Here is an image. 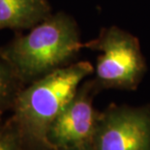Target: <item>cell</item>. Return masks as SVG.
<instances>
[{"mask_svg":"<svg viewBox=\"0 0 150 150\" xmlns=\"http://www.w3.org/2000/svg\"><path fill=\"white\" fill-rule=\"evenodd\" d=\"M23 84L10 63L0 54V114L13 108Z\"/></svg>","mask_w":150,"mask_h":150,"instance_id":"obj_7","label":"cell"},{"mask_svg":"<svg viewBox=\"0 0 150 150\" xmlns=\"http://www.w3.org/2000/svg\"><path fill=\"white\" fill-rule=\"evenodd\" d=\"M83 49L76 21L64 12L52 14L0 50L23 83L71 64Z\"/></svg>","mask_w":150,"mask_h":150,"instance_id":"obj_2","label":"cell"},{"mask_svg":"<svg viewBox=\"0 0 150 150\" xmlns=\"http://www.w3.org/2000/svg\"><path fill=\"white\" fill-rule=\"evenodd\" d=\"M91 150H150V105H110L100 112Z\"/></svg>","mask_w":150,"mask_h":150,"instance_id":"obj_4","label":"cell"},{"mask_svg":"<svg viewBox=\"0 0 150 150\" xmlns=\"http://www.w3.org/2000/svg\"><path fill=\"white\" fill-rule=\"evenodd\" d=\"M94 68L87 61L71 63L30 82L18 94L8 122L25 150H55L47 139L53 121Z\"/></svg>","mask_w":150,"mask_h":150,"instance_id":"obj_1","label":"cell"},{"mask_svg":"<svg viewBox=\"0 0 150 150\" xmlns=\"http://www.w3.org/2000/svg\"><path fill=\"white\" fill-rule=\"evenodd\" d=\"M50 15L49 0H0V30L31 29Z\"/></svg>","mask_w":150,"mask_h":150,"instance_id":"obj_6","label":"cell"},{"mask_svg":"<svg viewBox=\"0 0 150 150\" xmlns=\"http://www.w3.org/2000/svg\"><path fill=\"white\" fill-rule=\"evenodd\" d=\"M83 47L101 52L93 79L99 91L138 88L147 66L136 36L113 25L102 28L97 38L84 43Z\"/></svg>","mask_w":150,"mask_h":150,"instance_id":"obj_3","label":"cell"},{"mask_svg":"<svg viewBox=\"0 0 150 150\" xmlns=\"http://www.w3.org/2000/svg\"><path fill=\"white\" fill-rule=\"evenodd\" d=\"M57 150H91L90 147H75V148H66V149H57Z\"/></svg>","mask_w":150,"mask_h":150,"instance_id":"obj_9","label":"cell"},{"mask_svg":"<svg viewBox=\"0 0 150 150\" xmlns=\"http://www.w3.org/2000/svg\"><path fill=\"white\" fill-rule=\"evenodd\" d=\"M0 150H25L14 129L8 123L0 126Z\"/></svg>","mask_w":150,"mask_h":150,"instance_id":"obj_8","label":"cell"},{"mask_svg":"<svg viewBox=\"0 0 150 150\" xmlns=\"http://www.w3.org/2000/svg\"><path fill=\"white\" fill-rule=\"evenodd\" d=\"M99 92L93 79L79 85L50 128L47 139L54 149L90 147L101 112L93 106V99Z\"/></svg>","mask_w":150,"mask_h":150,"instance_id":"obj_5","label":"cell"}]
</instances>
